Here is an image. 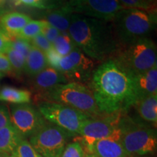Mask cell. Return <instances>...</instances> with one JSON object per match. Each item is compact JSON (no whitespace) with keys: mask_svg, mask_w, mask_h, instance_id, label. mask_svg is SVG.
Returning a JSON list of instances; mask_svg holds the SVG:
<instances>
[{"mask_svg":"<svg viewBox=\"0 0 157 157\" xmlns=\"http://www.w3.org/2000/svg\"><path fill=\"white\" fill-rule=\"evenodd\" d=\"M23 139L13 124L0 128V152L11 154Z\"/></svg>","mask_w":157,"mask_h":157,"instance_id":"obj_20","label":"cell"},{"mask_svg":"<svg viewBox=\"0 0 157 157\" xmlns=\"http://www.w3.org/2000/svg\"><path fill=\"white\" fill-rule=\"evenodd\" d=\"M11 124L10 114L8 109L5 105L0 104V128Z\"/></svg>","mask_w":157,"mask_h":157,"instance_id":"obj_32","label":"cell"},{"mask_svg":"<svg viewBox=\"0 0 157 157\" xmlns=\"http://www.w3.org/2000/svg\"><path fill=\"white\" fill-rule=\"evenodd\" d=\"M46 56L47 60H48L49 66L55 68V69L58 70V65L60 62V58H62L60 55H58V52L54 50L53 48L50 49V50L45 53Z\"/></svg>","mask_w":157,"mask_h":157,"instance_id":"obj_31","label":"cell"},{"mask_svg":"<svg viewBox=\"0 0 157 157\" xmlns=\"http://www.w3.org/2000/svg\"><path fill=\"white\" fill-rule=\"evenodd\" d=\"M121 113L106 115L102 117H90L82 124L79 133L82 143L87 151L92 153V148L96 141L109 137L118 129V124Z\"/></svg>","mask_w":157,"mask_h":157,"instance_id":"obj_9","label":"cell"},{"mask_svg":"<svg viewBox=\"0 0 157 157\" xmlns=\"http://www.w3.org/2000/svg\"><path fill=\"white\" fill-rule=\"evenodd\" d=\"M39 98L42 101L54 102L67 105L90 117L103 115L98 109L91 90L78 82L60 84Z\"/></svg>","mask_w":157,"mask_h":157,"instance_id":"obj_5","label":"cell"},{"mask_svg":"<svg viewBox=\"0 0 157 157\" xmlns=\"http://www.w3.org/2000/svg\"><path fill=\"white\" fill-rule=\"evenodd\" d=\"M132 157H142V156H132Z\"/></svg>","mask_w":157,"mask_h":157,"instance_id":"obj_40","label":"cell"},{"mask_svg":"<svg viewBox=\"0 0 157 157\" xmlns=\"http://www.w3.org/2000/svg\"><path fill=\"white\" fill-rule=\"evenodd\" d=\"M66 83H68V80L63 74L50 66L32 77L31 81L32 87L39 96L51 91L60 84Z\"/></svg>","mask_w":157,"mask_h":157,"instance_id":"obj_13","label":"cell"},{"mask_svg":"<svg viewBox=\"0 0 157 157\" xmlns=\"http://www.w3.org/2000/svg\"><path fill=\"white\" fill-rule=\"evenodd\" d=\"M66 6L74 14L105 21H113L125 9L119 0H72Z\"/></svg>","mask_w":157,"mask_h":157,"instance_id":"obj_10","label":"cell"},{"mask_svg":"<svg viewBox=\"0 0 157 157\" xmlns=\"http://www.w3.org/2000/svg\"><path fill=\"white\" fill-rule=\"evenodd\" d=\"M0 157H11V154L8 153L0 152Z\"/></svg>","mask_w":157,"mask_h":157,"instance_id":"obj_37","label":"cell"},{"mask_svg":"<svg viewBox=\"0 0 157 157\" xmlns=\"http://www.w3.org/2000/svg\"><path fill=\"white\" fill-rule=\"evenodd\" d=\"M68 33L78 49L98 61L109 60L119 48L113 27L108 21L73 13Z\"/></svg>","mask_w":157,"mask_h":157,"instance_id":"obj_2","label":"cell"},{"mask_svg":"<svg viewBox=\"0 0 157 157\" xmlns=\"http://www.w3.org/2000/svg\"><path fill=\"white\" fill-rule=\"evenodd\" d=\"M137 100L157 94V66L144 73L135 76ZM136 100V101H137Z\"/></svg>","mask_w":157,"mask_h":157,"instance_id":"obj_16","label":"cell"},{"mask_svg":"<svg viewBox=\"0 0 157 157\" xmlns=\"http://www.w3.org/2000/svg\"><path fill=\"white\" fill-rule=\"evenodd\" d=\"M72 14L73 13L67 6H65L62 8L51 10L47 13L46 21L60 33H68Z\"/></svg>","mask_w":157,"mask_h":157,"instance_id":"obj_19","label":"cell"},{"mask_svg":"<svg viewBox=\"0 0 157 157\" xmlns=\"http://www.w3.org/2000/svg\"><path fill=\"white\" fill-rule=\"evenodd\" d=\"M4 13H5V10H4L3 5H0V17L2 16V15H4Z\"/></svg>","mask_w":157,"mask_h":157,"instance_id":"obj_38","label":"cell"},{"mask_svg":"<svg viewBox=\"0 0 157 157\" xmlns=\"http://www.w3.org/2000/svg\"><path fill=\"white\" fill-rule=\"evenodd\" d=\"M113 30L119 46L124 47L147 38L156 25V13L125 8L117 15Z\"/></svg>","mask_w":157,"mask_h":157,"instance_id":"obj_3","label":"cell"},{"mask_svg":"<svg viewBox=\"0 0 157 157\" xmlns=\"http://www.w3.org/2000/svg\"><path fill=\"white\" fill-rule=\"evenodd\" d=\"M122 146L131 156L153 154L157 147L156 129L142 121L121 116L118 124Z\"/></svg>","mask_w":157,"mask_h":157,"instance_id":"obj_4","label":"cell"},{"mask_svg":"<svg viewBox=\"0 0 157 157\" xmlns=\"http://www.w3.org/2000/svg\"><path fill=\"white\" fill-rule=\"evenodd\" d=\"M84 157H98L93 153H84Z\"/></svg>","mask_w":157,"mask_h":157,"instance_id":"obj_36","label":"cell"},{"mask_svg":"<svg viewBox=\"0 0 157 157\" xmlns=\"http://www.w3.org/2000/svg\"><path fill=\"white\" fill-rule=\"evenodd\" d=\"M17 2L31 7L39 9L50 10L54 7L51 0H16Z\"/></svg>","mask_w":157,"mask_h":157,"instance_id":"obj_30","label":"cell"},{"mask_svg":"<svg viewBox=\"0 0 157 157\" xmlns=\"http://www.w3.org/2000/svg\"><path fill=\"white\" fill-rule=\"evenodd\" d=\"M11 157H39V154L26 139H23L15 150L11 153Z\"/></svg>","mask_w":157,"mask_h":157,"instance_id":"obj_26","label":"cell"},{"mask_svg":"<svg viewBox=\"0 0 157 157\" xmlns=\"http://www.w3.org/2000/svg\"><path fill=\"white\" fill-rule=\"evenodd\" d=\"M0 72L5 74L13 72L10 63L5 53H0Z\"/></svg>","mask_w":157,"mask_h":157,"instance_id":"obj_34","label":"cell"},{"mask_svg":"<svg viewBox=\"0 0 157 157\" xmlns=\"http://www.w3.org/2000/svg\"><path fill=\"white\" fill-rule=\"evenodd\" d=\"M48 24L46 21H33L31 20L25 25L16 36L31 41L34 37L41 34L44 28Z\"/></svg>","mask_w":157,"mask_h":157,"instance_id":"obj_23","label":"cell"},{"mask_svg":"<svg viewBox=\"0 0 157 157\" xmlns=\"http://www.w3.org/2000/svg\"><path fill=\"white\" fill-rule=\"evenodd\" d=\"M95 63L93 59L86 56L76 48L68 56L62 57L58 65V71L67 80L74 82H84L89 80L94 71Z\"/></svg>","mask_w":157,"mask_h":157,"instance_id":"obj_12","label":"cell"},{"mask_svg":"<svg viewBox=\"0 0 157 157\" xmlns=\"http://www.w3.org/2000/svg\"><path fill=\"white\" fill-rule=\"evenodd\" d=\"M37 109L45 120L74 136L78 135L82 124L90 118L81 111L54 102L41 101Z\"/></svg>","mask_w":157,"mask_h":157,"instance_id":"obj_7","label":"cell"},{"mask_svg":"<svg viewBox=\"0 0 157 157\" xmlns=\"http://www.w3.org/2000/svg\"><path fill=\"white\" fill-rule=\"evenodd\" d=\"M39 157H42V156H40V155H39Z\"/></svg>","mask_w":157,"mask_h":157,"instance_id":"obj_41","label":"cell"},{"mask_svg":"<svg viewBox=\"0 0 157 157\" xmlns=\"http://www.w3.org/2000/svg\"><path fill=\"white\" fill-rule=\"evenodd\" d=\"M31 21L29 15L18 12H11L0 17V29L12 38L16 36Z\"/></svg>","mask_w":157,"mask_h":157,"instance_id":"obj_17","label":"cell"},{"mask_svg":"<svg viewBox=\"0 0 157 157\" xmlns=\"http://www.w3.org/2000/svg\"><path fill=\"white\" fill-rule=\"evenodd\" d=\"M143 122L156 127L157 123V94L140 98L133 104Z\"/></svg>","mask_w":157,"mask_h":157,"instance_id":"obj_15","label":"cell"},{"mask_svg":"<svg viewBox=\"0 0 157 157\" xmlns=\"http://www.w3.org/2000/svg\"><path fill=\"white\" fill-rule=\"evenodd\" d=\"M10 37L0 29V53H5L10 48Z\"/></svg>","mask_w":157,"mask_h":157,"instance_id":"obj_35","label":"cell"},{"mask_svg":"<svg viewBox=\"0 0 157 157\" xmlns=\"http://www.w3.org/2000/svg\"><path fill=\"white\" fill-rule=\"evenodd\" d=\"M12 124L24 138L30 137L47 123L39 109L30 103L10 105Z\"/></svg>","mask_w":157,"mask_h":157,"instance_id":"obj_11","label":"cell"},{"mask_svg":"<svg viewBox=\"0 0 157 157\" xmlns=\"http://www.w3.org/2000/svg\"><path fill=\"white\" fill-rule=\"evenodd\" d=\"M92 153L98 157H132L121 145L119 127L109 137L96 141L92 148Z\"/></svg>","mask_w":157,"mask_h":157,"instance_id":"obj_14","label":"cell"},{"mask_svg":"<svg viewBox=\"0 0 157 157\" xmlns=\"http://www.w3.org/2000/svg\"><path fill=\"white\" fill-rule=\"evenodd\" d=\"M48 66L44 52L32 46L28 56L25 58V73L31 77H34Z\"/></svg>","mask_w":157,"mask_h":157,"instance_id":"obj_18","label":"cell"},{"mask_svg":"<svg viewBox=\"0 0 157 157\" xmlns=\"http://www.w3.org/2000/svg\"><path fill=\"white\" fill-rule=\"evenodd\" d=\"M156 50L155 43L147 37L119 48L114 59L129 73L136 76L157 66Z\"/></svg>","mask_w":157,"mask_h":157,"instance_id":"obj_6","label":"cell"},{"mask_svg":"<svg viewBox=\"0 0 157 157\" xmlns=\"http://www.w3.org/2000/svg\"><path fill=\"white\" fill-rule=\"evenodd\" d=\"M60 157H84L83 146L78 141L69 143L65 147Z\"/></svg>","mask_w":157,"mask_h":157,"instance_id":"obj_28","label":"cell"},{"mask_svg":"<svg viewBox=\"0 0 157 157\" xmlns=\"http://www.w3.org/2000/svg\"><path fill=\"white\" fill-rule=\"evenodd\" d=\"M52 46L61 57L68 56L77 48L68 33H60L52 43Z\"/></svg>","mask_w":157,"mask_h":157,"instance_id":"obj_22","label":"cell"},{"mask_svg":"<svg viewBox=\"0 0 157 157\" xmlns=\"http://www.w3.org/2000/svg\"><path fill=\"white\" fill-rule=\"evenodd\" d=\"M5 76V74H3V73H1V72H0V79H1L2 78H3L4 76Z\"/></svg>","mask_w":157,"mask_h":157,"instance_id":"obj_39","label":"cell"},{"mask_svg":"<svg viewBox=\"0 0 157 157\" xmlns=\"http://www.w3.org/2000/svg\"><path fill=\"white\" fill-rule=\"evenodd\" d=\"M10 48L17 51L25 58H26L31 48H32V44H31L30 41L18 36H14L10 38Z\"/></svg>","mask_w":157,"mask_h":157,"instance_id":"obj_27","label":"cell"},{"mask_svg":"<svg viewBox=\"0 0 157 157\" xmlns=\"http://www.w3.org/2000/svg\"><path fill=\"white\" fill-rule=\"evenodd\" d=\"M42 34L46 37L49 42L50 43H52L55 39L58 37V35L60 34V32L58 29L53 26H52V25L48 23L42 30Z\"/></svg>","mask_w":157,"mask_h":157,"instance_id":"obj_33","label":"cell"},{"mask_svg":"<svg viewBox=\"0 0 157 157\" xmlns=\"http://www.w3.org/2000/svg\"><path fill=\"white\" fill-rule=\"evenodd\" d=\"M125 8L138 9L156 13V0H119Z\"/></svg>","mask_w":157,"mask_h":157,"instance_id":"obj_25","label":"cell"},{"mask_svg":"<svg viewBox=\"0 0 157 157\" xmlns=\"http://www.w3.org/2000/svg\"><path fill=\"white\" fill-rule=\"evenodd\" d=\"M30 42L31 44H32V46H34L36 48L42 51L44 53H46L48 51L52 48V43L49 42L46 37H45L42 33L34 37Z\"/></svg>","mask_w":157,"mask_h":157,"instance_id":"obj_29","label":"cell"},{"mask_svg":"<svg viewBox=\"0 0 157 157\" xmlns=\"http://www.w3.org/2000/svg\"><path fill=\"white\" fill-rule=\"evenodd\" d=\"M5 54L7 56L12 66L13 72L16 75H21L25 69V58L17 51L9 48Z\"/></svg>","mask_w":157,"mask_h":157,"instance_id":"obj_24","label":"cell"},{"mask_svg":"<svg viewBox=\"0 0 157 157\" xmlns=\"http://www.w3.org/2000/svg\"><path fill=\"white\" fill-rule=\"evenodd\" d=\"M74 137L53 124L47 122L29 137V143L42 157H60L71 137Z\"/></svg>","mask_w":157,"mask_h":157,"instance_id":"obj_8","label":"cell"},{"mask_svg":"<svg viewBox=\"0 0 157 157\" xmlns=\"http://www.w3.org/2000/svg\"><path fill=\"white\" fill-rule=\"evenodd\" d=\"M91 91L103 115L126 113L137 100L135 76L114 58L105 60L94 71Z\"/></svg>","mask_w":157,"mask_h":157,"instance_id":"obj_1","label":"cell"},{"mask_svg":"<svg viewBox=\"0 0 157 157\" xmlns=\"http://www.w3.org/2000/svg\"><path fill=\"white\" fill-rule=\"evenodd\" d=\"M31 93L27 90L5 86L0 90V101L8 102L13 104L29 103Z\"/></svg>","mask_w":157,"mask_h":157,"instance_id":"obj_21","label":"cell"}]
</instances>
